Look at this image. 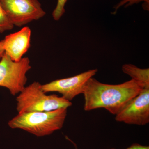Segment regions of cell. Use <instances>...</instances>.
Segmentation results:
<instances>
[{"mask_svg":"<svg viewBox=\"0 0 149 149\" xmlns=\"http://www.w3.org/2000/svg\"><path fill=\"white\" fill-rule=\"evenodd\" d=\"M143 89L132 79L121 84L110 85L91 77L83 89L84 110L90 111L104 108L110 113L116 115Z\"/></svg>","mask_w":149,"mask_h":149,"instance_id":"1","label":"cell"},{"mask_svg":"<svg viewBox=\"0 0 149 149\" xmlns=\"http://www.w3.org/2000/svg\"><path fill=\"white\" fill-rule=\"evenodd\" d=\"M67 109L18 113L8 121V125L12 129H22L37 137L49 136L63 127Z\"/></svg>","mask_w":149,"mask_h":149,"instance_id":"2","label":"cell"},{"mask_svg":"<svg viewBox=\"0 0 149 149\" xmlns=\"http://www.w3.org/2000/svg\"><path fill=\"white\" fill-rule=\"evenodd\" d=\"M39 82H34L25 87L16 97L18 113L32 112L49 111L68 108L72 103L56 95H47Z\"/></svg>","mask_w":149,"mask_h":149,"instance_id":"3","label":"cell"},{"mask_svg":"<svg viewBox=\"0 0 149 149\" xmlns=\"http://www.w3.org/2000/svg\"><path fill=\"white\" fill-rule=\"evenodd\" d=\"M31 68L28 57L15 61L4 53L0 60V87L8 89L12 95L19 94L26 87L27 73Z\"/></svg>","mask_w":149,"mask_h":149,"instance_id":"4","label":"cell"},{"mask_svg":"<svg viewBox=\"0 0 149 149\" xmlns=\"http://www.w3.org/2000/svg\"><path fill=\"white\" fill-rule=\"evenodd\" d=\"M14 26L21 27L39 20L46 13L38 0H0Z\"/></svg>","mask_w":149,"mask_h":149,"instance_id":"5","label":"cell"},{"mask_svg":"<svg viewBox=\"0 0 149 149\" xmlns=\"http://www.w3.org/2000/svg\"><path fill=\"white\" fill-rule=\"evenodd\" d=\"M115 120L130 125H144L149 122V89H143L115 115Z\"/></svg>","mask_w":149,"mask_h":149,"instance_id":"6","label":"cell"},{"mask_svg":"<svg viewBox=\"0 0 149 149\" xmlns=\"http://www.w3.org/2000/svg\"><path fill=\"white\" fill-rule=\"evenodd\" d=\"M97 71V69L90 70L72 77L54 80L42 85V89L46 93L57 92L63 98L70 102L78 95L83 94L85 84Z\"/></svg>","mask_w":149,"mask_h":149,"instance_id":"7","label":"cell"},{"mask_svg":"<svg viewBox=\"0 0 149 149\" xmlns=\"http://www.w3.org/2000/svg\"><path fill=\"white\" fill-rule=\"evenodd\" d=\"M31 29L24 27L18 32L6 36L3 39L4 53L15 61L21 60L30 46Z\"/></svg>","mask_w":149,"mask_h":149,"instance_id":"8","label":"cell"},{"mask_svg":"<svg viewBox=\"0 0 149 149\" xmlns=\"http://www.w3.org/2000/svg\"><path fill=\"white\" fill-rule=\"evenodd\" d=\"M123 72L128 74L143 89H149V69H141L131 64L122 67Z\"/></svg>","mask_w":149,"mask_h":149,"instance_id":"9","label":"cell"},{"mask_svg":"<svg viewBox=\"0 0 149 149\" xmlns=\"http://www.w3.org/2000/svg\"><path fill=\"white\" fill-rule=\"evenodd\" d=\"M14 27L0 1V33L12 30Z\"/></svg>","mask_w":149,"mask_h":149,"instance_id":"10","label":"cell"},{"mask_svg":"<svg viewBox=\"0 0 149 149\" xmlns=\"http://www.w3.org/2000/svg\"><path fill=\"white\" fill-rule=\"evenodd\" d=\"M68 0H57L56 6L52 13L54 20L58 21L60 19L65 12V6Z\"/></svg>","mask_w":149,"mask_h":149,"instance_id":"11","label":"cell"},{"mask_svg":"<svg viewBox=\"0 0 149 149\" xmlns=\"http://www.w3.org/2000/svg\"><path fill=\"white\" fill-rule=\"evenodd\" d=\"M141 1H145L146 3L147 4L148 3L149 4V0H123L122 2L119 3L118 5L116 7V10L118 8H119L120 7L123 5L124 4H126V6H129L135 3H138Z\"/></svg>","mask_w":149,"mask_h":149,"instance_id":"12","label":"cell"},{"mask_svg":"<svg viewBox=\"0 0 149 149\" xmlns=\"http://www.w3.org/2000/svg\"><path fill=\"white\" fill-rule=\"evenodd\" d=\"M125 149H149V147L136 143L133 144L130 146Z\"/></svg>","mask_w":149,"mask_h":149,"instance_id":"13","label":"cell"},{"mask_svg":"<svg viewBox=\"0 0 149 149\" xmlns=\"http://www.w3.org/2000/svg\"><path fill=\"white\" fill-rule=\"evenodd\" d=\"M4 54V50L3 48V40L0 41V60Z\"/></svg>","mask_w":149,"mask_h":149,"instance_id":"14","label":"cell"},{"mask_svg":"<svg viewBox=\"0 0 149 149\" xmlns=\"http://www.w3.org/2000/svg\"><path fill=\"white\" fill-rule=\"evenodd\" d=\"M77 149V148H76V149Z\"/></svg>","mask_w":149,"mask_h":149,"instance_id":"15","label":"cell"}]
</instances>
